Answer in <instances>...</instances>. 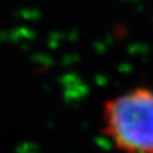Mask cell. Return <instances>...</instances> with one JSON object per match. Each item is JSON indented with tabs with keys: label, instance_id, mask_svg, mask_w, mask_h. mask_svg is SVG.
<instances>
[{
	"label": "cell",
	"instance_id": "obj_1",
	"mask_svg": "<svg viewBox=\"0 0 153 153\" xmlns=\"http://www.w3.org/2000/svg\"><path fill=\"white\" fill-rule=\"evenodd\" d=\"M102 133L124 153H153V89L137 87L107 100Z\"/></svg>",
	"mask_w": 153,
	"mask_h": 153
}]
</instances>
